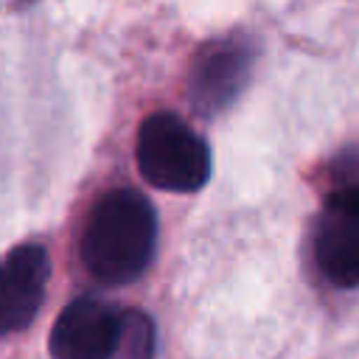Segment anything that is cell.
Returning a JSON list of instances; mask_svg holds the SVG:
<instances>
[{"label": "cell", "mask_w": 359, "mask_h": 359, "mask_svg": "<svg viewBox=\"0 0 359 359\" xmlns=\"http://www.w3.org/2000/svg\"><path fill=\"white\" fill-rule=\"evenodd\" d=\"M314 258L334 286H359V180L328 194L314 224Z\"/></svg>", "instance_id": "cell-3"}, {"label": "cell", "mask_w": 359, "mask_h": 359, "mask_svg": "<svg viewBox=\"0 0 359 359\" xmlns=\"http://www.w3.org/2000/svg\"><path fill=\"white\" fill-rule=\"evenodd\" d=\"M154 356V323L143 311H123L121 337L112 359H151Z\"/></svg>", "instance_id": "cell-7"}, {"label": "cell", "mask_w": 359, "mask_h": 359, "mask_svg": "<svg viewBox=\"0 0 359 359\" xmlns=\"http://www.w3.org/2000/svg\"><path fill=\"white\" fill-rule=\"evenodd\" d=\"M252 56L255 48L247 39L227 36L202 45L188 76L191 104L205 115H216L219 109L230 107L250 79Z\"/></svg>", "instance_id": "cell-4"}, {"label": "cell", "mask_w": 359, "mask_h": 359, "mask_svg": "<svg viewBox=\"0 0 359 359\" xmlns=\"http://www.w3.org/2000/svg\"><path fill=\"white\" fill-rule=\"evenodd\" d=\"M123 311L98 297H79L62 309L50 328L53 359H112Z\"/></svg>", "instance_id": "cell-5"}, {"label": "cell", "mask_w": 359, "mask_h": 359, "mask_svg": "<svg viewBox=\"0 0 359 359\" xmlns=\"http://www.w3.org/2000/svg\"><path fill=\"white\" fill-rule=\"evenodd\" d=\"M135 157L143 180L160 191L191 194L210 177L208 143L174 112H154L140 123Z\"/></svg>", "instance_id": "cell-2"}, {"label": "cell", "mask_w": 359, "mask_h": 359, "mask_svg": "<svg viewBox=\"0 0 359 359\" xmlns=\"http://www.w3.org/2000/svg\"><path fill=\"white\" fill-rule=\"evenodd\" d=\"M50 258L39 244H20L0 258V334L31 325L45 300Z\"/></svg>", "instance_id": "cell-6"}, {"label": "cell", "mask_w": 359, "mask_h": 359, "mask_svg": "<svg viewBox=\"0 0 359 359\" xmlns=\"http://www.w3.org/2000/svg\"><path fill=\"white\" fill-rule=\"evenodd\" d=\"M157 216L151 202L132 191L115 188L104 194L81 236V261L90 275L107 286H123L143 275L154 255Z\"/></svg>", "instance_id": "cell-1"}]
</instances>
